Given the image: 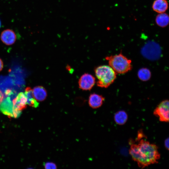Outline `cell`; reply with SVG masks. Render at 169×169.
I'll return each instance as SVG.
<instances>
[{"mask_svg": "<svg viewBox=\"0 0 169 169\" xmlns=\"http://www.w3.org/2000/svg\"><path fill=\"white\" fill-rule=\"evenodd\" d=\"M145 136L143 131L140 130L135 140L137 142L135 143L132 140L129 142L130 146L129 154L132 159L141 169L158 163L161 157L158 146L143 139Z\"/></svg>", "mask_w": 169, "mask_h": 169, "instance_id": "obj_1", "label": "cell"}, {"mask_svg": "<svg viewBox=\"0 0 169 169\" xmlns=\"http://www.w3.org/2000/svg\"><path fill=\"white\" fill-rule=\"evenodd\" d=\"M95 72L98 79L97 85L100 87L107 88L116 77L117 73L110 66H99L95 69Z\"/></svg>", "mask_w": 169, "mask_h": 169, "instance_id": "obj_2", "label": "cell"}, {"mask_svg": "<svg viewBox=\"0 0 169 169\" xmlns=\"http://www.w3.org/2000/svg\"><path fill=\"white\" fill-rule=\"evenodd\" d=\"M105 59L108 61L109 66L116 73L125 74L131 70L132 68L131 60L121 53L107 56Z\"/></svg>", "mask_w": 169, "mask_h": 169, "instance_id": "obj_3", "label": "cell"}, {"mask_svg": "<svg viewBox=\"0 0 169 169\" xmlns=\"http://www.w3.org/2000/svg\"><path fill=\"white\" fill-rule=\"evenodd\" d=\"M12 117L17 118L27 107V99L23 92L19 93L12 100Z\"/></svg>", "mask_w": 169, "mask_h": 169, "instance_id": "obj_4", "label": "cell"}, {"mask_svg": "<svg viewBox=\"0 0 169 169\" xmlns=\"http://www.w3.org/2000/svg\"><path fill=\"white\" fill-rule=\"evenodd\" d=\"M169 105L168 100H164L157 106L154 110V115L158 117L159 120L161 122H169Z\"/></svg>", "mask_w": 169, "mask_h": 169, "instance_id": "obj_5", "label": "cell"}, {"mask_svg": "<svg viewBox=\"0 0 169 169\" xmlns=\"http://www.w3.org/2000/svg\"><path fill=\"white\" fill-rule=\"evenodd\" d=\"M95 82V78L92 75L85 73L80 77L78 84L80 89L84 90H88L92 88Z\"/></svg>", "mask_w": 169, "mask_h": 169, "instance_id": "obj_6", "label": "cell"}, {"mask_svg": "<svg viewBox=\"0 0 169 169\" xmlns=\"http://www.w3.org/2000/svg\"><path fill=\"white\" fill-rule=\"evenodd\" d=\"M0 38L4 44L7 45H10L15 42L16 35L13 30L8 29L4 30L1 33Z\"/></svg>", "mask_w": 169, "mask_h": 169, "instance_id": "obj_7", "label": "cell"}, {"mask_svg": "<svg viewBox=\"0 0 169 169\" xmlns=\"http://www.w3.org/2000/svg\"><path fill=\"white\" fill-rule=\"evenodd\" d=\"M105 99L102 95L96 93L91 94L89 98L88 104L92 109L100 108L103 105Z\"/></svg>", "mask_w": 169, "mask_h": 169, "instance_id": "obj_8", "label": "cell"}, {"mask_svg": "<svg viewBox=\"0 0 169 169\" xmlns=\"http://www.w3.org/2000/svg\"><path fill=\"white\" fill-rule=\"evenodd\" d=\"M168 8L167 0H155L152 5L153 10L158 13H165Z\"/></svg>", "mask_w": 169, "mask_h": 169, "instance_id": "obj_9", "label": "cell"}, {"mask_svg": "<svg viewBox=\"0 0 169 169\" xmlns=\"http://www.w3.org/2000/svg\"><path fill=\"white\" fill-rule=\"evenodd\" d=\"M33 91L34 97L38 101H42L46 99L47 92L42 86H36L33 88Z\"/></svg>", "mask_w": 169, "mask_h": 169, "instance_id": "obj_10", "label": "cell"}, {"mask_svg": "<svg viewBox=\"0 0 169 169\" xmlns=\"http://www.w3.org/2000/svg\"><path fill=\"white\" fill-rule=\"evenodd\" d=\"M27 99V104L29 106L34 108H37L39 105V103L35 99L33 91L30 87H27L24 93Z\"/></svg>", "mask_w": 169, "mask_h": 169, "instance_id": "obj_11", "label": "cell"}, {"mask_svg": "<svg viewBox=\"0 0 169 169\" xmlns=\"http://www.w3.org/2000/svg\"><path fill=\"white\" fill-rule=\"evenodd\" d=\"M114 120L115 123L119 125H124L127 121L128 115L127 113L124 110H119L114 115Z\"/></svg>", "mask_w": 169, "mask_h": 169, "instance_id": "obj_12", "label": "cell"}, {"mask_svg": "<svg viewBox=\"0 0 169 169\" xmlns=\"http://www.w3.org/2000/svg\"><path fill=\"white\" fill-rule=\"evenodd\" d=\"M156 24L160 27L165 28L167 27L169 23V16L165 13H159L155 18Z\"/></svg>", "mask_w": 169, "mask_h": 169, "instance_id": "obj_13", "label": "cell"}, {"mask_svg": "<svg viewBox=\"0 0 169 169\" xmlns=\"http://www.w3.org/2000/svg\"><path fill=\"white\" fill-rule=\"evenodd\" d=\"M139 79L142 81H146L150 79L151 74L150 70L146 68L140 69L137 74Z\"/></svg>", "mask_w": 169, "mask_h": 169, "instance_id": "obj_14", "label": "cell"}, {"mask_svg": "<svg viewBox=\"0 0 169 169\" xmlns=\"http://www.w3.org/2000/svg\"><path fill=\"white\" fill-rule=\"evenodd\" d=\"M44 165V168L46 169H56L57 168V165L53 162H46Z\"/></svg>", "mask_w": 169, "mask_h": 169, "instance_id": "obj_15", "label": "cell"}, {"mask_svg": "<svg viewBox=\"0 0 169 169\" xmlns=\"http://www.w3.org/2000/svg\"><path fill=\"white\" fill-rule=\"evenodd\" d=\"M169 138H167L166 139L165 141L164 142V146L166 149L168 150H169Z\"/></svg>", "mask_w": 169, "mask_h": 169, "instance_id": "obj_16", "label": "cell"}, {"mask_svg": "<svg viewBox=\"0 0 169 169\" xmlns=\"http://www.w3.org/2000/svg\"><path fill=\"white\" fill-rule=\"evenodd\" d=\"M4 99V96L3 92L0 90V105L1 104Z\"/></svg>", "mask_w": 169, "mask_h": 169, "instance_id": "obj_17", "label": "cell"}, {"mask_svg": "<svg viewBox=\"0 0 169 169\" xmlns=\"http://www.w3.org/2000/svg\"><path fill=\"white\" fill-rule=\"evenodd\" d=\"M3 63L2 59L0 58V71H1L3 68Z\"/></svg>", "mask_w": 169, "mask_h": 169, "instance_id": "obj_18", "label": "cell"}, {"mask_svg": "<svg viewBox=\"0 0 169 169\" xmlns=\"http://www.w3.org/2000/svg\"><path fill=\"white\" fill-rule=\"evenodd\" d=\"M1 21L0 20V28L1 27Z\"/></svg>", "mask_w": 169, "mask_h": 169, "instance_id": "obj_19", "label": "cell"}]
</instances>
